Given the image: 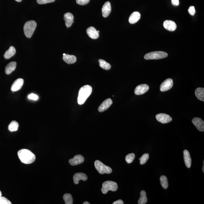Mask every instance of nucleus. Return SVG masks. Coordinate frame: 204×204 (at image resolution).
<instances>
[{
	"mask_svg": "<svg viewBox=\"0 0 204 204\" xmlns=\"http://www.w3.org/2000/svg\"><path fill=\"white\" fill-rule=\"evenodd\" d=\"M202 171H203V173H204V161H203V168H202Z\"/></svg>",
	"mask_w": 204,
	"mask_h": 204,
	"instance_id": "39",
	"label": "nucleus"
},
{
	"mask_svg": "<svg viewBox=\"0 0 204 204\" xmlns=\"http://www.w3.org/2000/svg\"><path fill=\"white\" fill-rule=\"evenodd\" d=\"M184 160L185 164L188 168H190L191 167L192 160L190 157V153L187 150H185L183 151Z\"/></svg>",
	"mask_w": 204,
	"mask_h": 204,
	"instance_id": "19",
	"label": "nucleus"
},
{
	"mask_svg": "<svg viewBox=\"0 0 204 204\" xmlns=\"http://www.w3.org/2000/svg\"><path fill=\"white\" fill-rule=\"evenodd\" d=\"M86 32L88 36L92 39H97L99 37V33L98 32L96 29L93 27H90L87 29Z\"/></svg>",
	"mask_w": 204,
	"mask_h": 204,
	"instance_id": "16",
	"label": "nucleus"
},
{
	"mask_svg": "<svg viewBox=\"0 0 204 204\" xmlns=\"http://www.w3.org/2000/svg\"><path fill=\"white\" fill-rule=\"evenodd\" d=\"M90 0H76L77 4L81 6H84L90 2Z\"/></svg>",
	"mask_w": 204,
	"mask_h": 204,
	"instance_id": "34",
	"label": "nucleus"
},
{
	"mask_svg": "<svg viewBox=\"0 0 204 204\" xmlns=\"http://www.w3.org/2000/svg\"><path fill=\"white\" fill-rule=\"evenodd\" d=\"M118 189V186L116 182L111 181H107L104 182L102 184L101 192L103 194H106L109 190L116 191Z\"/></svg>",
	"mask_w": 204,
	"mask_h": 204,
	"instance_id": "4",
	"label": "nucleus"
},
{
	"mask_svg": "<svg viewBox=\"0 0 204 204\" xmlns=\"http://www.w3.org/2000/svg\"><path fill=\"white\" fill-rule=\"evenodd\" d=\"M63 199L66 204H72L73 203V198L71 194H65L63 196Z\"/></svg>",
	"mask_w": 204,
	"mask_h": 204,
	"instance_id": "29",
	"label": "nucleus"
},
{
	"mask_svg": "<svg viewBox=\"0 0 204 204\" xmlns=\"http://www.w3.org/2000/svg\"><path fill=\"white\" fill-rule=\"evenodd\" d=\"M149 89V86L146 84L139 85L135 88L134 93L135 95H139L144 94Z\"/></svg>",
	"mask_w": 204,
	"mask_h": 204,
	"instance_id": "10",
	"label": "nucleus"
},
{
	"mask_svg": "<svg viewBox=\"0 0 204 204\" xmlns=\"http://www.w3.org/2000/svg\"><path fill=\"white\" fill-rule=\"evenodd\" d=\"M2 197V192L1 191V190H0V198Z\"/></svg>",
	"mask_w": 204,
	"mask_h": 204,
	"instance_id": "42",
	"label": "nucleus"
},
{
	"mask_svg": "<svg viewBox=\"0 0 204 204\" xmlns=\"http://www.w3.org/2000/svg\"><path fill=\"white\" fill-rule=\"evenodd\" d=\"M135 157V155L133 153L129 154L127 155L125 157V159H126L127 163L129 164L132 163L134 160Z\"/></svg>",
	"mask_w": 204,
	"mask_h": 204,
	"instance_id": "31",
	"label": "nucleus"
},
{
	"mask_svg": "<svg viewBox=\"0 0 204 204\" xmlns=\"http://www.w3.org/2000/svg\"><path fill=\"white\" fill-rule=\"evenodd\" d=\"M98 31V33H100V31Z\"/></svg>",
	"mask_w": 204,
	"mask_h": 204,
	"instance_id": "44",
	"label": "nucleus"
},
{
	"mask_svg": "<svg viewBox=\"0 0 204 204\" xmlns=\"http://www.w3.org/2000/svg\"><path fill=\"white\" fill-rule=\"evenodd\" d=\"M55 0H37V2L39 4H43L54 2Z\"/></svg>",
	"mask_w": 204,
	"mask_h": 204,
	"instance_id": "33",
	"label": "nucleus"
},
{
	"mask_svg": "<svg viewBox=\"0 0 204 204\" xmlns=\"http://www.w3.org/2000/svg\"><path fill=\"white\" fill-rule=\"evenodd\" d=\"M160 183L163 189H168V179L166 176L165 175H162L160 178Z\"/></svg>",
	"mask_w": 204,
	"mask_h": 204,
	"instance_id": "28",
	"label": "nucleus"
},
{
	"mask_svg": "<svg viewBox=\"0 0 204 204\" xmlns=\"http://www.w3.org/2000/svg\"><path fill=\"white\" fill-rule=\"evenodd\" d=\"M148 201L146 197V193L144 190H142L140 192V197L138 201V204H145Z\"/></svg>",
	"mask_w": 204,
	"mask_h": 204,
	"instance_id": "25",
	"label": "nucleus"
},
{
	"mask_svg": "<svg viewBox=\"0 0 204 204\" xmlns=\"http://www.w3.org/2000/svg\"><path fill=\"white\" fill-rule=\"evenodd\" d=\"M73 182L75 184L77 185L79 183L80 180L84 181L88 180V177L86 174L83 173H75L73 177Z\"/></svg>",
	"mask_w": 204,
	"mask_h": 204,
	"instance_id": "17",
	"label": "nucleus"
},
{
	"mask_svg": "<svg viewBox=\"0 0 204 204\" xmlns=\"http://www.w3.org/2000/svg\"><path fill=\"white\" fill-rule=\"evenodd\" d=\"M92 91V88L89 85H85L80 88L78 98V103L81 105L84 104Z\"/></svg>",
	"mask_w": 204,
	"mask_h": 204,
	"instance_id": "2",
	"label": "nucleus"
},
{
	"mask_svg": "<svg viewBox=\"0 0 204 204\" xmlns=\"http://www.w3.org/2000/svg\"><path fill=\"white\" fill-rule=\"evenodd\" d=\"M63 59L68 64H73L76 61V57L74 55L66 54L63 56Z\"/></svg>",
	"mask_w": 204,
	"mask_h": 204,
	"instance_id": "22",
	"label": "nucleus"
},
{
	"mask_svg": "<svg viewBox=\"0 0 204 204\" xmlns=\"http://www.w3.org/2000/svg\"><path fill=\"white\" fill-rule=\"evenodd\" d=\"M37 26L35 21L31 20L27 22L24 25V31L25 35L27 38H31Z\"/></svg>",
	"mask_w": 204,
	"mask_h": 204,
	"instance_id": "3",
	"label": "nucleus"
},
{
	"mask_svg": "<svg viewBox=\"0 0 204 204\" xmlns=\"http://www.w3.org/2000/svg\"><path fill=\"white\" fill-rule=\"evenodd\" d=\"M156 118L157 121L162 124L168 123L172 121V118L169 115L163 113L157 115Z\"/></svg>",
	"mask_w": 204,
	"mask_h": 204,
	"instance_id": "8",
	"label": "nucleus"
},
{
	"mask_svg": "<svg viewBox=\"0 0 204 204\" xmlns=\"http://www.w3.org/2000/svg\"><path fill=\"white\" fill-rule=\"evenodd\" d=\"M173 86V81L172 79L168 78L161 83L160 86V91L164 92L170 90Z\"/></svg>",
	"mask_w": 204,
	"mask_h": 204,
	"instance_id": "7",
	"label": "nucleus"
},
{
	"mask_svg": "<svg viewBox=\"0 0 204 204\" xmlns=\"http://www.w3.org/2000/svg\"><path fill=\"white\" fill-rule=\"evenodd\" d=\"M149 158V154L148 153H145L139 158L140 165L145 164Z\"/></svg>",
	"mask_w": 204,
	"mask_h": 204,
	"instance_id": "30",
	"label": "nucleus"
},
{
	"mask_svg": "<svg viewBox=\"0 0 204 204\" xmlns=\"http://www.w3.org/2000/svg\"><path fill=\"white\" fill-rule=\"evenodd\" d=\"M84 161V157L81 155H75L73 158L69 160L70 164L73 166L81 164Z\"/></svg>",
	"mask_w": 204,
	"mask_h": 204,
	"instance_id": "9",
	"label": "nucleus"
},
{
	"mask_svg": "<svg viewBox=\"0 0 204 204\" xmlns=\"http://www.w3.org/2000/svg\"><path fill=\"white\" fill-rule=\"evenodd\" d=\"M141 18V14L137 11H135L131 14L129 17V21L130 24H134L137 23Z\"/></svg>",
	"mask_w": 204,
	"mask_h": 204,
	"instance_id": "20",
	"label": "nucleus"
},
{
	"mask_svg": "<svg viewBox=\"0 0 204 204\" xmlns=\"http://www.w3.org/2000/svg\"><path fill=\"white\" fill-rule=\"evenodd\" d=\"M19 123L15 121H13L8 127V129L10 131L13 132L17 131L19 128Z\"/></svg>",
	"mask_w": 204,
	"mask_h": 204,
	"instance_id": "26",
	"label": "nucleus"
},
{
	"mask_svg": "<svg viewBox=\"0 0 204 204\" xmlns=\"http://www.w3.org/2000/svg\"><path fill=\"white\" fill-rule=\"evenodd\" d=\"M63 19L65 21L67 28L71 27L74 22V16L71 13H67L65 14L63 16Z\"/></svg>",
	"mask_w": 204,
	"mask_h": 204,
	"instance_id": "15",
	"label": "nucleus"
},
{
	"mask_svg": "<svg viewBox=\"0 0 204 204\" xmlns=\"http://www.w3.org/2000/svg\"><path fill=\"white\" fill-rule=\"evenodd\" d=\"M95 166L97 170L100 174H109L112 173V169L109 166H107L99 160H96L95 162Z\"/></svg>",
	"mask_w": 204,
	"mask_h": 204,
	"instance_id": "6",
	"label": "nucleus"
},
{
	"mask_svg": "<svg viewBox=\"0 0 204 204\" xmlns=\"http://www.w3.org/2000/svg\"><path fill=\"white\" fill-rule=\"evenodd\" d=\"M18 155L21 161L26 164L33 163L36 160L35 155L29 150H20L18 152Z\"/></svg>",
	"mask_w": 204,
	"mask_h": 204,
	"instance_id": "1",
	"label": "nucleus"
},
{
	"mask_svg": "<svg viewBox=\"0 0 204 204\" xmlns=\"http://www.w3.org/2000/svg\"><path fill=\"white\" fill-rule=\"evenodd\" d=\"M111 4L109 2H106L103 5L102 8V15L103 17L107 18L111 12Z\"/></svg>",
	"mask_w": 204,
	"mask_h": 204,
	"instance_id": "13",
	"label": "nucleus"
},
{
	"mask_svg": "<svg viewBox=\"0 0 204 204\" xmlns=\"http://www.w3.org/2000/svg\"><path fill=\"white\" fill-rule=\"evenodd\" d=\"M192 122L197 129L201 132L204 131V122L203 120L199 118H194Z\"/></svg>",
	"mask_w": 204,
	"mask_h": 204,
	"instance_id": "11",
	"label": "nucleus"
},
{
	"mask_svg": "<svg viewBox=\"0 0 204 204\" xmlns=\"http://www.w3.org/2000/svg\"><path fill=\"white\" fill-rule=\"evenodd\" d=\"M113 102L111 99L108 98L105 100L99 107L98 111L101 112L106 111L112 104Z\"/></svg>",
	"mask_w": 204,
	"mask_h": 204,
	"instance_id": "12",
	"label": "nucleus"
},
{
	"mask_svg": "<svg viewBox=\"0 0 204 204\" xmlns=\"http://www.w3.org/2000/svg\"><path fill=\"white\" fill-rule=\"evenodd\" d=\"M28 98L30 100H32L36 101V100H38V96L36 94L31 93V94L28 95Z\"/></svg>",
	"mask_w": 204,
	"mask_h": 204,
	"instance_id": "36",
	"label": "nucleus"
},
{
	"mask_svg": "<svg viewBox=\"0 0 204 204\" xmlns=\"http://www.w3.org/2000/svg\"><path fill=\"white\" fill-rule=\"evenodd\" d=\"M24 82V80L22 79L19 78L15 80L11 86V91L13 92L18 91L23 86Z\"/></svg>",
	"mask_w": 204,
	"mask_h": 204,
	"instance_id": "14",
	"label": "nucleus"
},
{
	"mask_svg": "<svg viewBox=\"0 0 204 204\" xmlns=\"http://www.w3.org/2000/svg\"><path fill=\"white\" fill-rule=\"evenodd\" d=\"M17 65L16 62H11L6 65L5 68V73L6 75L11 74L13 71L15 70Z\"/></svg>",
	"mask_w": 204,
	"mask_h": 204,
	"instance_id": "21",
	"label": "nucleus"
},
{
	"mask_svg": "<svg viewBox=\"0 0 204 204\" xmlns=\"http://www.w3.org/2000/svg\"><path fill=\"white\" fill-rule=\"evenodd\" d=\"M0 204H11V202L4 197L0 198Z\"/></svg>",
	"mask_w": 204,
	"mask_h": 204,
	"instance_id": "32",
	"label": "nucleus"
},
{
	"mask_svg": "<svg viewBox=\"0 0 204 204\" xmlns=\"http://www.w3.org/2000/svg\"><path fill=\"white\" fill-rule=\"evenodd\" d=\"M83 204H90L89 203H88V202H84Z\"/></svg>",
	"mask_w": 204,
	"mask_h": 204,
	"instance_id": "40",
	"label": "nucleus"
},
{
	"mask_svg": "<svg viewBox=\"0 0 204 204\" xmlns=\"http://www.w3.org/2000/svg\"><path fill=\"white\" fill-rule=\"evenodd\" d=\"M172 3L175 6H178L179 4V0H172Z\"/></svg>",
	"mask_w": 204,
	"mask_h": 204,
	"instance_id": "37",
	"label": "nucleus"
},
{
	"mask_svg": "<svg viewBox=\"0 0 204 204\" xmlns=\"http://www.w3.org/2000/svg\"><path fill=\"white\" fill-rule=\"evenodd\" d=\"M66 54H65V53H63V56H64V55H66Z\"/></svg>",
	"mask_w": 204,
	"mask_h": 204,
	"instance_id": "43",
	"label": "nucleus"
},
{
	"mask_svg": "<svg viewBox=\"0 0 204 204\" xmlns=\"http://www.w3.org/2000/svg\"><path fill=\"white\" fill-rule=\"evenodd\" d=\"M168 53L165 52L157 51L147 53L144 56L146 60L159 59L167 57Z\"/></svg>",
	"mask_w": 204,
	"mask_h": 204,
	"instance_id": "5",
	"label": "nucleus"
},
{
	"mask_svg": "<svg viewBox=\"0 0 204 204\" xmlns=\"http://www.w3.org/2000/svg\"><path fill=\"white\" fill-rule=\"evenodd\" d=\"M123 201L121 200H119L116 201L113 203V204H124Z\"/></svg>",
	"mask_w": 204,
	"mask_h": 204,
	"instance_id": "38",
	"label": "nucleus"
},
{
	"mask_svg": "<svg viewBox=\"0 0 204 204\" xmlns=\"http://www.w3.org/2000/svg\"><path fill=\"white\" fill-rule=\"evenodd\" d=\"M15 1L18 2H21L22 0H15Z\"/></svg>",
	"mask_w": 204,
	"mask_h": 204,
	"instance_id": "41",
	"label": "nucleus"
},
{
	"mask_svg": "<svg viewBox=\"0 0 204 204\" xmlns=\"http://www.w3.org/2000/svg\"><path fill=\"white\" fill-rule=\"evenodd\" d=\"M16 50L13 46H11L4 54V58L6 59H9L16 54Z\"/></svg>",
	"mask_w": 204,
	"mask_h": 204,
	"instance_id": "23",
	"label": "nucleus"
},
{
	"mask_svg": "<svg viewBox=\"0 0 204 204\" xmlns=\"http://www.w3.org/2000/svg\"><path fill=\"white\" fill-rule=\"evenodd\" d=\"M163 26L165 29L170 31H175L177 28V25L175 23L170 20L165 21L163 23Z\"/></svg>",
	"mask_w": 204,
	"mask_h": 204,
	"instance_id": "18",
	"label": "nucleus"
},
{
	"mask_svg": "<svg viewBox=\"0 0 204 204\" xmlns=\"http://www.w3.org/2000/svg\"><path fill=\"white\" fill-rule=\"evenodd\" d=\"M195 95L199 100L204 101V88H199L195 90Z\"/></svg>",
	"mask_w": 204,
	"mask_h": 204,
	"instance_id": "24",
	"label": "nucleus"
},
{
	"mask_svg": "<svg viewBox=\"0 0 204 204\" xmlns=\"http://www.w3.org/2000/svg\"><path fill=\"white\" fill-rule=\"evenodd\" d=\"M99 62L100 66L103 69L106 70H108L111 67V65L109 63L106 62L104 60L100 59L98 60Z\"/></svg>",
	"mask_w": 204,
	"mask_h": 204,
	"instance_id": "27",
	"label": "nucleus"
},
{
	"mask_svg": "<svg viewBox=\"0 0 204 204\" xmlns=\"http://www.w3.org/2000/svg\"><path fill=\"white\" fill-rule=\"evenodd\" d=\"M188 12L192 16L194 15L195 13V10L194 6H190L188 9Z\"/></svg>",
	"mask_w": 204,
	"mask_h": 204,
	"instance_id": "35",
	"label": "nucleus"
}]
</instances>
